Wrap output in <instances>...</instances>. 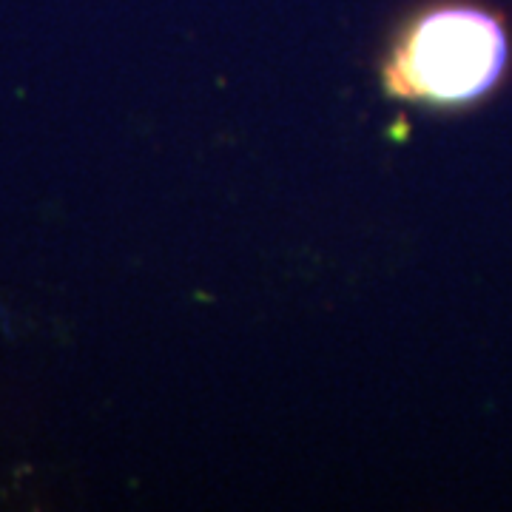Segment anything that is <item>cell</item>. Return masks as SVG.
Here are the masks:
<instances>
[{
    "mask_svg": "<svg viewBox=\"0 0 512 512\" xmlns=\"http://www.w3.org/2000/svg\"><path fill=\"white\" fill-rule=\"evenodd\" d=\"M510 60L504 23L493 12L450 3L424 12L384 69L387 92L433 106H464L495 89Z\"/></svg>",
    "mask_w": 512,
    "mask_h": 512,
    "instance_id": "obj_1",
    "label": "cell"
}]
</instances>
